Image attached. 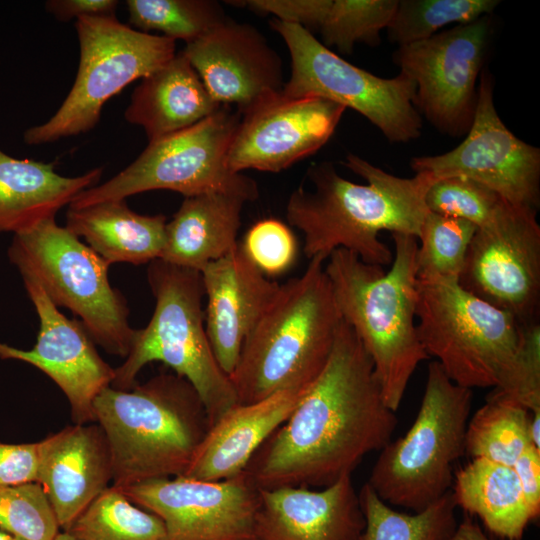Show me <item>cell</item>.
I'll list each match as a JSON object with an SVG mask.
<instances>
[{
    "instance_id": "cell-35",
    "label": "cell",
    "mask_w": 540,
    "mask_h": 540,
    "mask_svg": "<svg viewBox=\"0 0 540 540\" xmlns=\"http://www.w3.org/2000/svg\"><path fill=\"white\" fill-rule=\"evenodd\" d=\"M398 0H329L318 30L323 45L334 46L349 55L358 42L378 45L380 32L387 28Z\"/></svg>"
},
{
    "instance_id": "cell-14",
    "label": "cell",
    "mask_w": 540,
    "mask_h": 540,
    "mask_svg": "<svg viewBox=\"0 0 540 540\" xmlns=\"http://www.w3.org/2000/svg\"><path fill=\"white\" fill-rule=\"evenodd\" d=\"M537 210L505 201L478 227L459 284L512 314L520 324L537 321L540 301V225Z\"/></svg>"
},
{
    "instance_id": "cell-43",
    "label": "cell",
    "mask_w": 540,
    "mask_h": 540,
    "mask_svg": "<svg viewBox=\"0 0 540 540\" xmlns=\"http://www.w3.org/2000/svg\"><path fill=\"white\" fill-rule=\"evenodd\" d=\"M447 540H491L482 529L466 515L465 518L457 524L454 532Z\"/></svg>"
},
{
    "instance_id": "cell-18",
    "label": "cell",
    "mask_w": 540,
    "mask_h": 540,
    "mask_svg": "<svg viewBox=\"0 0 540 540\" xmlns=\"http://www.w3.org/2000/svg\"><path fill=\"white\" fill-rule=\"evenodd\" d=\"M23 283L40 321L36 344L23 350L0 342V358L40 369L66 395L75 424L95 423L94 400L112 384L114 369L100 357L79 320L62 314L36 282Z\"/></svg>"
},
{
    "instance_id": "cell-9",
    "label": "cell",
    "mask_w": 540,
    "mask_h": 540,
    "mask_svg": "<svg viewBox=\"0 0 540 540\" xmlns=\"http://www.w3.org/2000/svg\"><path fill=\"white\" fill-rule=\"evenodd\" d=\"M10 262L22 279L36 282L56 307H66L94 343L127 357L135 329L122 294L109 282V264L88 245L59 226L55 218L13 235Z\"/></svg>"
},
{
    "instance_id": "cell-33",
    "label": "cell",
    "mask_w": 540,
    "mask_h": 540,
    "mask_svg": "<svg viewBox=\"0 0 540 540\" xmlns=\"http://www.w3.org/2000/svg\"><path fill=\"white\" fill-rule=\"evenodd\" d=\"M497 0H401L386 28L399 46L432 37L449 24L463 25L489 15Z\"/></svg>"
},
{
    "instance_id": "cell-23",
    "label": "cell",
    "mask_w": 540,
    "mask_h": 540,
    "mask_svg": "<svg viewBox=\"0 0 540 540\" xmlns=\"http://www.w3.org/2000/svg\"><path fill=\"white\" fill-rule=\"evenodd\" d=\"M303 393L280 391L230 408L210 426L181 476L220 481L243 472L265 440L289 417Z\"/></svg>"
},
{
    "instance_id": "cell-13",
    "label": "cell",
    "mask_w": 540,
    "mask_h": 540,
    "mask_svg": "<svg viewBox=\"0 0 540 540\" xmlns=\"http://www.w3.org/2000/svg\"><path fill=\"white\" fill-rule=\"evenodd\" d=\"M492 36L488 15L432 37L399 46L393 61L416 85L414 105L440 132L466 135L477 103L481 75Z\"/></svg>"
},
{
    "instance_id": "cell-40",
    "label": "cell",
    "mask_w": 540,
    "mask_h": 540,
    "mask_svg": "<svg viewBox=\"0 0 540 540\" xmlns=\"http://www.w3.org/2000/svg\"><path fill=\"white\" fill-rule=\"evenodd\" d=\"M37 471V443L0 442V486L36 482Z\"/></svg>"
},
{
    "instance_id": "cell-10",
    "label": "cell",
    "mask_w": 540,
    "mask_h": 540,
    "mask_svg": "<svg viewBox=\"0 0 540 540\" xmlns=\"http://www.w3.org/2000/svg\"><path fill=\"white\" fill-rule=\"evenodd\" d=\"M240 117L238 110L222 106L186 129L149 142L127 168L100 186L79 193L69 207L125 200L151 190H171L185 198L223 192L255 200L259 195L255 180L233 172L227 164Z\"/></svg>"
},
{
    "instance_id": "cell-32",
    "label": "cell",
    "mask_w": 540,
    "mask_h": 540,
    "mask_svg": "<svg viewBox=\"0 0 540 540\" xmlns=\"http://www.w3.org/2000/svg\"><path fill=\"white\" fill-rule=\"evenodd\" d=\"M126 5L129 23L139 31H159L186 44L226 19L221 4L211 0H128Z\"/></svg>"
},
{
    "instance_id": "cell-30",
    "label": "cell",
    "mask_w": 540,
    "mask_h": 540,
    "mask_svg": "<svg viewBox=\"0 0 540 540\" xmlns=\"http://www.w3.org/2000/svg\"><path fill=\"white\" fill-rule=\"evenodd\" d=\"M529 421L530 412L525 408L487 398L467 424L465 452L472 458L513 466L519 456L533 446Z\"/></svg>"
},
{
    "instance_id": "cell-11",
    "label": "cell",
    "mask_w": 540,
    "mask_h": 540,
    "mask_svg": "<svg viewBox=\"0 0 540 540\" xmlns=\"http://www.w3.org/2000/svg\"><path fill=\"white\" fill-rule=\"evenodd\" d=\"M75 27L80 44L75 82L47 122L24 132L28 145L90 131L110 98L156 71L176 54L175 40L133 29L116 16L79 18Z\"/></svg>"
},
{
    "instance_id": "cell-41",
    "label": "cell",
    "mask_w": 540,
    "mask_h": 540,
    "mask_svg": "<svg viewBox=\"0 0 540 540\" xmlns=\"http://www.w3.org/2000/svg\"><path fill=\"white\" fill-rule=\"evenodd\" d=\"M512 468L534 520L540 513V450L529 447L519 456Z\"/></svg>"
},
{
    "instance_id": "cell-19",
    "label": "cell",
    "mask_w": 540,
    "mask_h": 540,
    "mask_svg": "<svg viewBox=\"0 0 540 540\" xmlns=\"http://www.w3.org/2000/svg\"><path fill=\"white\" fill-rule=\"evenodd\" d=\"M182 53L213 100L240 113L280 92L285 83L280 56L249 24L226 18Z\"/></svg>"
},
{
    "instance_id": "cell-28",
    "label": "cell",
    "mask_w": 540,
    "mask_h": 540,
    "mask_svg": "<svg viewBox=\"0 0 540 540\" xmlns=\"http://www.w3.org/2000/svg\"><path fill=\"white\" fill-rule=\"evenodd\" d=\"M454 480L456 506L478 516L493 534L521 540L533 519L512 466L473 458Z\"/></svg>"
},
{
    "instance_id": "cell-22",
    "label": "cell",
    "mask_w": 540,
    "mask_h": 540,
    "mask_svg": "<svg viewBox=\"0 0 540 540\" xmlns=\"http://www.w3.org/2000/svg\"><path fill=\"white\" fill-rule=\"evenodd\" d=\"M38 445L40 484L60 529L75 519L112 481L109 445L99 424H74L49 435Z\"/></svg>"
},
{
    "instance_id": "cell-8",
    "label": "cell",
    "mask_w": 540,
    "mask_h": 540,
    "mask_svg": "<svg viewBox=\"0 0 540 540\" xmlns=\"http://www.w3.org/2000/svg\"><path fill=\"white\" fill-rule=\"evenodd\" d=\"M416 319L422 347L455 384L494 388L511 370L523 325L459 281L417 277Z\"/></svg>"
},
{
    "instance_id": "cell-3",
    "label": "cell",
    "mask_w": 540,
    "mask_h": 540,
    "mask_svg": "<svg viewBox=\"0 0 540 540\" xmlns=\"http://www.w3.org/2000/svg\"><path fill=\"white\" fill-rule=\"evenodd\" d=\"M388 271L336 249L324 266L342 320L372 360L387 407L396 411L418 365L429 358L416 326L418 240L392 233Z\"/></svg>"
},
{
    "instance_id": "cell-31",
    "label": "cell",
    "mask_w": 540,
    "mask_h": 540,
    "mask_svg": "<svg viewBox=\"0 0 540 540\" xmlns=\"http://www.w3.org/2000/svg\"><path fill=\"white\" fill-rule=\"evenodd\" d=\"M64 532L76 540H166L163 521L115 486L100 493Z\"/></svg>"
},
{
    "instance_id": "cell-47",
    "label": "cell",
    "mask_w": 540,
    "mask_h": 540,
    "mask_svg": "<svg viewBox=\"0 0 540 540\" xmlns=\"http://www.w3.org/2000/svg\"><path fill=\"white\" fill-rule=\"evenodd\" d=\"M14 540H23V539H20V538H15V537H14Z\"/></svg>"
},
{
    "instance_id": "cell-4",
    "label": "cell",
    "mask_w": 540,
    "mask_h": 540,
    "mask_svg": "<svg viewBox=\"0 0 540 540\" xmlns=\"http://www.w3.org/2000/svg\"><path fill=\"white\" fill-rule=\"evenodd\" d=\"M323 256L280 285L245 338L229 376L237 403L249 404L280 391L305 392L331 354L342 321Z\"/></svg>"
},
{
    "instance_id": "cell-48",
    "label": "cell",
    "mask_w": 540,
    "mask_h": 540,
    "mask_svg": "<svg viewBox=\"0 0 540 540\" xmlns=\"http://www.w3.org/2000/svg\"><path fill=\"white\" fill-rule=\"evenodd\" d=\"M248 540H259V539H257V538H252V539H248Z\"/></svg>"
},
{
    "instance_id": "cell-46",
    "label": "cell",
    "mask_w": 540,
    "mask_h": 540,
    "mask_svg": "<svg viewBox=\"0 0 540 540\" xmlns=\"http://www.w3.org/2000/svg\"><path fill=\"white\" fill-rule=\"evenodd\" d=\"M0 540H14V537L10 534L0 530Z\"/></svg>"
},
{
    "instance_id": "cell-29",
    "label": "cell",
    "mask_w": 540,
    "mask_h": 540,
    "mask_svg": "<svg viewBox=\"0 0 540 540\" xmlns=\"http://www.w3.org/2000/svg\"><path fill=\"white\" fill-rule=\"evenodd\" d=\"M358 495L365 518L358 540H447L458 524L451 490L414 514L392 509L367 483Z\"/></svg>"
},
{
    "instance_id": "cell-44",
    "label": "cell",
    "mask_w": 540,
    "mask_h": 540,
    "mask_svg": "<svg viewBox=\"0 0 540 540\" xmlns=\"http://www.w3.org/2000/svg\"><path fill=\"white\" fill-rule=\"evenodd\" d=\"M529 436L531 444L540 450V412L530 413Z\"/></svg>"
},
{
    "instance_id": "cell-34",
    "label": "cell",
    "mask_w": 540,
    "mask_h": 540,
    "mask_svg": "<svg viewBox=\"0 0 540 540\" xmlns=\"http://www.w3.org/2000/svg\"><path fill=\"white\" fill-rule=\"evenodd\" d=\"M476 230L466 220L428 211L417 239V277L459 281Z\"/></svg>"
},
{
    "instance_id": "cell-20",
    "label": "cell",
    "mask_w": 540,
    "mask_h": 540,
    "mask_svg": "<svg viewBox=\"0 0 540 540\" xmlns=\"http://www.w3.org/2000/svg\"><path fill=\"white\" fill-rule=\"evenodd\" d=\"M365 526L351 475L311 489H260L254 535L259 540H358Z\"/></svg>"
},
{
    "instance_id": "cell-25",
    "label": "cell",
    "mask_w": 540,
    "mask_h": 540,
    "mask_svg": "<svg viewBox=\"0 0 540 540\" xmlns=\"http://www.w3.org/2000/svg\"><path fill=\"white\" fill-rule=\"evenodd\" d=\"M221 107L181 51L142 79L124 117L141 126L151 142L186 129Z\"/></svg>"
},
{
    "instance_id": "cell-27",
    "label": "cell",
    "mask_w": 540,
    "mask_h": 540,
    "mask_svg": "<svg viewBox=\"0 0 540 540\" xmlns=\"http://www.w3.org/2000/svg\"><path fill=\"white\" fill-rule=\"evenodd\" d=\"M166 224L164 215L138 214L125 200L69 207L66 213V228L78 238H84L109 265H140L159 259L165 244Z\"/></svg>"
},
{
    "instance_id": "cell-38",
    "label": "cell",
    "mask_w": 540,
    "mask_h": 540,
    "mask_svg": "<svg viewBox=\"0 0 540 540\" xmlns=\"http://www.w3.org/2000/svg\"><path fill=\"white\" fill-rule=\"evenodd\" d=\"M515 403L530 413L540 412V324L522 327L521 342L511 370L487 396Z\"/></svg>"
},
{
    "instance_id": "cell-36",
    "label": "cell",
    "mask_w": 540,
    "mask_h": 540,
    "mask_svg": "<svg viewBox=\"0 0 540 540\" xmlns=\"http://www.w3.org/2000/svg\"><path fill=\"white\" fill-rule=\"evenodd\" d=\"M59 529L40 484L0 486V530L23 540H54Z\"/></svg>"
},
{
    "instance_id": "cell-16",
    "label": "cell",
    "mask_w": 540,
    "mask_h": 540,
    "mask_svg": "<svg viewBox=\"0 0 540 540\" xmlns=\"http://www.w3.org/2000/svg\"><path fill=\"white\" fill-rule=\"evenodd\" d=\"M120 489L132 503L163 521L166 540L255 538L259 488L245 471L220 481L177 476Z\"/></svg>"
},
{
    "instance_id": "cell-6",
    "label": "cell",
    "mask_w": 540,
    "mask_h": 540,
    "mask_svg": "<svg viewBox=\"0 0 540 540\" xmlns=\"http://www.w3.org/2000/svg\"><path fill=\"white\" fill-rule=\"evenodd\" d=\"M147 280L155 298L154 313L145 328L135 331L126 360L114 369L112 385L129 390L146 364L163 362L192 384L211 426L238 403L206 333L202 274L156 259L149 263Z\"/></svg>"
},
{
    "instance_id": "cell-15",
    "label": "cell",
    "mask_w": 540,
    "mask_h": 540,
    "mask_svg": "<svg viewBox=\"0 0 540 540\" xmlns=\"http://www.w3.org/2000/svg\"><path fill=\"white\" fill-rule=\"evenodd\" d=\"M488 70L480 75L474 118L454 149L410 161L416 173L435 180L463 176L499 194L507 202L536 209L540 202V149L519 139L500 119Z\"/></svg>"
},
{
    "instance_id": "cell-39",
    "label": "cell",
    "mask_w": 540,
    "mask_h": 540,
    "mask_svg": "<svg viewBox=\"0 0 540 540\" xmlns=\"http://www.w3.org/2000/svg\"><path fill=\"white\" fill-rule=\"evenodd\" d=\"M241 247L266 276L285 272L297 255V242L291 230L272 218L255 223L248 230Z\"/></svg>"
},
{
    "instance_id": "cell-42",
    "label": "cell",
    "mask_w": 540,
    "mask_h": 540,
    "mask_svg": "<svg viewBox=\"0 0 540 540\" xmlns=\"http://www.w3.org/2000/svg\"><path fill=\"white\" fill-rule=\"evenodd\" d=\"M115 0H49L45 7L59 21L83 17H114Z\"/></svg>"
},
{
    "instance_id": "cell-2",
    "label": "cell",
    "mask_w": 540,
    "mask_h": 540,
    "mask_svg": "<svg viewBox=\"0 0 540 540\" xmlns=\"http://www.w3.org/2000/svg\"><path fill=\"white\" fill-rule=\"evenodd\" d=\"M344 165L367 184L341 177L330 163L315 164L308 170L313 190L299 187L292 192L286 218L304 234L303 250L309 260L327 259L342 248L365 263L389 265L393 253L379 239L380 232L418 239L428 212L425 195L435 179L427 173L398 177L354 154L346 157Z\"/></svg>"
},
{
    "instance_id": "cell-1",
    "label": "cell",
    "mask_w": 540,
    "mask_h": 540,
    "mask_svg": "<svg viewBox=\"0 0 540 540\" xmlns=\"http://www.w3.org/2000/svg\"><path fill=\"white\" fill-rule=\"evenodd\" d=\"M396 424L371 358L342 320L322 372L244 471L260 489L323 488L352 475L368 453L382 450Z\"/></svg>"
},
{
    "instance_id": "cell-26",
    "label": "cell",
    "mask_w": 540,
    "mask_h": 540,
    "mask_svg": "<svg viewBox=\"0 0 540 540\" xmlns=\"http://www.w3.org/2000/svg\"><path fill=\"white\" fill-rule=\"evenodd\" d=\"M244 197L233 193H207L184 198L166 224L165 244L159 259L201 272L239 244Z\"/></svg>"
},
{
    "instance_id": "cell-24",
    "label": "cell",
    "mask_w": 540,
    "mask_h": 540,
    "mask_svg": "<svg viewBox=\"0 0 540 540\" xmlns=\"http://www.w3.org/2000/svg\"><path fill=\"white\" fill-rule=\"evenodd\" d=\"M101 175L102 168H95L64 177L55 171V163L18 159L0 149V233H24L55 218Z\"/></svg>"
},
{
    "instance_id": "cell-12",
    "label": "cell",
    "mask_w": 540,
    "mask_h": 540,
    "mask_svg": "<svg viewBox=\"0 0 540 540\" xmlns=\"http://www.w3.org/2000/svg\"><path fill=\"white\" fill-rule=\"evenodd\" d=\"M285 42L291 74L282 93L317 96L351 108L367 118L391 143L420 137L422 119L414 105L416 85L403 73L376 76L331 51L305 28L273 18L269 22Z\"/></svg>"
},
{
    "instance_id": "cell-45",
    "label": "cell",
    "mask_w": 540,
    "mask_h": 540,
    "mask_svg": "<svg viewBox=\"0 0 540 540\" xmlns=\"http://www.w3.org/2000/svg\"><path fill=\"white\" fill-rule=\"evenodd\" d=\"M54 540H76L74 537H72L70 534H68L67 532H59L56 537L54 538Z\"/></svg>"
},
{
    "instance_id": "cell-21",
    "label": "cell",
    "mask_w": 540,
    "mask_h": 540,
    "mask_svg": "<svg viewBox=\"0 0 540 540\" xmlns=\"http://www.w3.org/2000/svg\"><path fill=\"white\" fill-rule=\"evenodd\" d=\"M201 274L207 296L206 333L219 366L230 376L245 338L275 297L280 284L263 274L239 245L209 263Z\"/></svg>"
},
{
    "instance_id": "cell-37",
    "label": "cell",
    "mask_w": 540,
    "mask_h": 540,
    "mask_svg": "<svg viewBox=\"0 0 540 540\" xmlns=\"http://www.w3.org/2000/svg\"><path fill=\"white\" fill-rule=\"evenodd\" d=\"M505 201L489 187L463 176L435 180L425 195L429 212L463 219L477 228L487 224Z\"/></svg>"
},
{
    "instance_id": "cell-17",
    "label": "cell",
    "mask_w": 540,
    "mask_h": 540,
    "mask_svg": "<svg viewBox=\"0 0 540 540\" xmlns=\"http://www.w3.org/2000/svg\"><path fill=\"white\" fill-rule=\"evenodd\" d=\"M346 108L317 96L280 92L241 113L231 140L228 167L277 173L316 153L334 134Z\"/></svg>"
},
{
    "instance_id": "cell-5",
    "label": "cell",
    "mask_w": 540,
    "mask_h": 540,
    "mask_svg": "<svg viewBox=\"0 0 540 540\" xmlns=\"http://www.w3.org/2000/svg\"><path fill=\"white\" fill-rule=\"evenodd\" d=\"M93 408L118 488L181 476L210 428L199 394L177 374L160 373L129 390L108 386Z\"/></svg>"
},
{
    "instance_id": "cell-7",
    "label": "cell",
    "mask_w": 540,
    "mask_h": 540,
    "mask_svg": "<svg viewBox=\"0 0 540 540\" xmlns=\"http://www.w3.org/2000/svg\"><path fill=\"white\" fill-rule=\"evenodd\" d=\"M471 405L472 390L431 362L413 425L381 450L366 482L379 498L420 512L450 491L453 464L465 453Z\"/></svg>"
}]
</instances>
